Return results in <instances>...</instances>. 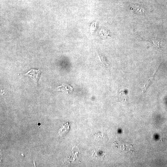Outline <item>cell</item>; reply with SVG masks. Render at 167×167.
<instances>
[{
	"label": "cell",
	"instance_id": "cell-1",
	"mask_svg": "<svg viewBox=\"0 0 167 167\" xmlns=\"http://www.w3.org/2000/svg\"><path fill=\"white\" fill-rule=\"evenodd\" d=\"M118 148L121 152L131 153H133L135 152V148L131 143L129 142L118 141L116 143Z\"/></svg>",
	"mask_w": 167,
	"mask_h": 167
},
{
	"label": "cell",
	"instance_id": "cell-2",
	"mask_svg": "<svg viewBox=\"0 0 167 167\" xmlns=\"http://www.w3.org/2000/svg\"><path fill=\"white\" fill-rule=\"evenodd\" d=\"M40 73V71L38 70L32 69L28 71L26 74L29 75L32 77L34 80L37 81L39 79Z\"/></svg>",
	"mask_w": 167,
	"mask_h": 167
},
{
	"label": "cell",
	"instance_id": "cell-3",
	"mask_svg": "<svg viewBox=\"0 0 167 167\" xmlns=\"http://www.w3.org/2000/svg\"><path fill=\"white\" fill-rule=\"evenodd\" d=\"M70 130L69 123L67 122L59 130L58 133L61 136H63L67 133Z\"/></svg>",
	"mask_w": 167,
	"mask_h": 167
},
{
	"label": "cell",
	"instance_id": "cell-4",
	"mask_svg": "<svg viewBox=\"0 0 167 167\" xmlns=\"http://www.w3.org/2000/svg\"><path fill=\"white\" fill-rule=\"evenodd\" d=\"M99 57L101 65L104 67L109 68L110 67L109 64L104 57L101 54L99 55Z\"/></svg>",
	"mask_w": 167,
	"mask_h": 167
},
{
	"label": "cell",
	"instance_id": "cell-5",
	"mask_svg": "<svg viewBox=\"0 0 167 167\" xmlns=\"http://www.w3.org/2000/svg\"><path fill=\"white\" fill-rule=\"evenodd\" d=\"M95 138H98L99 140H105L107 139L106 137L103 134L99 132L97 133H95L94 135Z\"/></svg>",
	"mask_w": 167,
	"mask_h": 167
},
{
	"label": "cell",
	"instance_id": "cell-6",
	"mask_svg": "<svg viewBox=\"0 0 167 167\" xmlns=\"http://www.w3.org/2000/svg\"><path fill=\"white\" fill-rule=\"evenodd\" d=\"M121 99L123 101H126V96L125 93L123 91H122L120 92V94Z\"/></svg>",
	"mask_w": 167,
	"mask_h": 167
}]
</instances>
